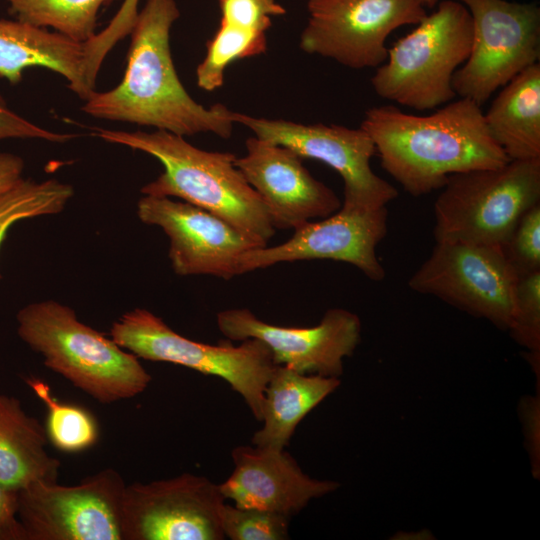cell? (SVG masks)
<instances>
[{"mask_svg":"<svg viewBox=\"0 0 540 540\" xmlns=\"http://www.w3.org/2000/svg\"><path fill=\"white\" fill-rule=\"evenodd\" d=\"M387 207H341L319 221H309L279 245L258 247L244 253L240 275L282 262L330 259L349 263L373 281L385 279L376 248L387 234Z\"/></svg>","mask_w":540,"mask_h":540,"instance_id":"5bb4252c","label":"cell"},{"mask_svg":"<svg viewBox=\"0 0 540 540\" xmlns=\"http://www.w3.org/2000/svg\"><path fill=\"white\" fill-rule=\"evenodd\" d=\"M233 120L258 138L286 146L302 159L318 160L334 169L343 180L344 206L379 209L398 196L397 189L372 170L370 162L376 148L361 127L304 124L239 112L233 113Z\"/></svg>","mask_w":540,"mask_h":540,"instance_id":"7c38bea8","label":"cell"},{"mask_svg":"<svg viewBox=\"0 0 540 540\" xmlns=\"http://www.w3.org/2000/svg\"><path fill=\"white\" fill-rule=\"evenodd\" d=\"M231 456L233 472L219 489L240 508L292 517L312 499L339 487L335 481L309 477L285 449L237 446Z\"/></svg>","mask_w":540,"mask_h":540,"instance_id":"ac0fdd59","label":"cell"},{"mask_svg":"<svg viewBox=\"0 0 540 540\" xmlns=\"http://www.w3.org/2000/svg\"><path fill=\"white\" fill-rule=\"evenodd\" d=\"M137 215L168 236L171 266L181 276L229 280L240 275L241 256L260 247L221 217L185 201L144 195L137 203Z\"/></svg>","mask_w":540,"mask_h":540,"instance_id":"2e32d148","label":"cell"},{"mask_svg":"<svg viewBox=\"0 0 540 540\" xmlns=\"http://www.w3.org/2000/svg\"><path fill=\"white\" fill-rule=\"evenodd\" d=\"M500 247L517 278L540 271V203L520 216Z\"/></svg>","mask_w":540,"mask_h":540,"instance_id":"f1b7e54d","label":"cell"},{"mask_svg":"<svg viewBox=\"0 0 540 540\" xmlns=\"http://www.w3.org/2000/svg\"><path fill=\"white\" fill-rule=\"evenodd\" d=\"M75 137V134L50 131L30 122L14 112L0 93V140L11 138L41 139L64 143Z\"/></svg>","mask_w":540,"mask_h":540,"instance_id":"4dcf8cb0","label":"cell"},{"mask_svg":"<svg viewBox=\"0 0 540 540\" xmlns=\"http://www.w3.org/2000/svg\"><path fill=\"white\" fill-rule=\"evenodd\" d=\"M472 18L457 0H443L436 11L388 49L371 78L375 93L417 111L435 109L457 95L453 75L472 45Z\"/></svg>","mask_w":540,"mask_h":540,"instance_id":"5b68a950","label":"cell"},{"mask_svg":"<svg viewBox=\"0 0 540 540\" xmlns=\"http://www.w3.org/2000/svg\"><path fill=\"white\" fill-rule=\"evenodd\" d=\"M360 127L373 140L381 167L413 197L441 189L452 174L510 161L490 136L481 106L468 98L425 116L393 105L372 107Z\"/></svg>","mask_w":540,"mask_h":540,"instance_id":"7a4b0ae2","label":"cell"},{"mask_svg":"<svg viewBox=\"0 0 540 540\" xmlns=\"http://www.w3.org/2000/svg\"><path fill=\"white\" fill-rule=\"evenodd\" d=\"M43 67L62 75L82 100L95 92L85 42L20 20L0 19V78L18 84L26 69Z\"/></svg>","mask_w":540,"mask_h":540,"instance_id":"d6986e66","label":"cell"},{"mask_svg":"<svg viewBox=\"0 0 540 540\" xmlns=\"http://www.w3.org/2000/svg\"><path fill=\"white\" fill-rule=\"evenodd\" d=\"M217 3L219 26L207 41L205 57L196 68L197 85L207 92L223 86L230 64L264 54L272 18L286 14L276 0H217Z\"/></svg>","mask_w":540,"mask_h":540,"instance_id":"ffe728a7","label":"cell"},{"mask_svg":"<svg viewBox=\"0 0 540 540\" xmlns=\"http://www.w3.org/2000/svg\"><path fill=\"white\" fill-rule=\"evenodd\" d=\"M339 385L338 377L306 374L276 365L264 390L263 426L254 433L252 444L285 449L300 421Z\"/></svg>","mask_w":540,"mask_h":540,"instance_id":"44dd1931","label":"cell"},{"mask_svg":"<svg viewBox=\"0 0 540 540\" xmlns=\"http://www.w3.org/2000/svg\"><path fill=\"white\" fill-rule=\"evenodd\" d=\"M225 499L205 476L126 485L121 508L122 540H222Z\"/></svg>","mask_w":540,"mask_h":540,"instance_id":"4fadbf2b","label":"cell"},{"mask_svg":"<svg viewBox=\"0 0 540 540\" xmlns=\"http://www.w3.org/2000/svg\"><path fill=\"white\" fill-rule=\"evenodd\" d=\"M472 18V45L453 75L457 96L479 106L540 58V8L535 2L457 0Z\"/></svg>","mask_w":540,"mask_h":540,"instance_id":"ba28073f","label":"cell"},{"mask_svg":"<svg viewBox=\"0 0 540 540\" xmlns=\"http://www.w3.org/2000/svg\"><path fill=\"white\" fill-rule=\"evenodd\" d=\"M175 0H147L129 33L127 66L121 82L93 92L82 110L95 118L154 127L179 136L212 133L231 137L233 113L221 103L205 107L186 91L170 50V31L179 18Z\"/></svg>","mask_w":540,"mask_h":540,"instance_id":"6da1fadb","label":"cell"},{"mask_svg":"<svg viewBox=\"0 0 540 540\" xmlns=\"http://www.w3.org/2000/svg\"><path fill=\"white\" fill-rule=\"evenodd\" d=\"M25 383L47 407L46 432L57 449L77 452L95 444L97 423L87 410L59 402L49 386L36 377H26Z\"/></svg>","mask_w":540,"mask_h":540,"instance_id":"484cf974","label":"cell"},{"mask_svg":"<svg viewBox=\"0 0 540 540\" xmlns=\"http://www.w3.org/2000/svg\"><path fill=\"white\" fill-rule=\"evenodd\" d=\"M419 1L424 7L433 8L436 4H438L439 0H417Z\"/></svg>","mask_w":540,"mask_h":540,"instance_id":"836d02e7","label":"cell"},{"mask_svg":"<svg viewBox=\"0 0 540 540\" xmlns=\"http://www.w3.org/2000/svg\"><path fill=\"white\" fill-rule=\"evenodd\" d=\"M217 326L229 340L262 341L276 365L338 378L344 358L353 354L361 338L360 318L342 308L329 309L318 325L302 328L266 323L246 308L227 309L217 314Z\"/></svg>","mask_w":540,"mask_h":540,"instance_id":"9a60e30c","label":"cell"},{"mask_svg":"<svg viewBox=\"0 0 540 540\" xmlns=\"http://www.w3.org/2000/svg\"><path fill=\"white\" fill-rule=\"evenodd\" d=\"M24 170L23 159L12 153L0 152V192L18 182Z\"/></svg>","mask_w":540,"mask_h":540,"instance_id":"d6a6232c","label":"cell"},{"mask_svg":"<svg viewBox=\"0 0 540 540\" xmlns=\"http://www.w3.org/2000/svg\"><path fill=\"white\" fill-rule=\"evenodd\" d=\"M126 483L112 468L72 486L35 481L18 491L24 540H122Z\"/></svg>","mask_w":540,"mask_h":540,"instance_id":"9c48e42d","label":"cell"},{"mask_svg":"<svg viewBox=\"0 0 540 540\" xmlns=\"http://www.w3.org/2000/svg\"><path fill=\"white\" fill-rule=\"evenodd\" d=\"M291 517L224 503L220 513L223 534L231 540H285Z\"/></svg>","mask_w":540,"mask_h":540,"instance_id":"83f0119b","label":"cell"},{"mask_svg":"<svg viewBox=\"0 0 540 540\" xmlns=\"http://www.w3.org/2000/svg\"><path fill=\"white\" fill-rule=\"evenodd\" d=\"M307 11L301 50L358 70L382 65L389 35L427 15L417 0H308Z\"/></svg>","mask_w":540,"mask_h":540,"instance_id":"8fae6325","label":"cell"},{"mask_svg":"<svg viewBox=\"0 0 540 540\" xmlns=\"http://www.w3.org/2000/svg\"><path fill=\"white\" fill-rule=\"evenodd\" d=\"M245 147L235 165L261 198L276 230H295L341 207L335 192L314 178L290 148L256 136Z\"/></svg>","mask_w":540,"mask_h":540,"instance_id":"e0dca14e","label":"cell"},{"mask_svg":"<svg viewBox=\"0 0 540 540\" xmlns=\"http://www.w3.org/2000/svg\"><path fill=\"white\" fill-rule=\"evenodd\" d=\"M17 20L50 27L72 40L87 42L96 34L101 7L115 0H6Z\"/></svg>","mask_w":540,"mask_h":540,"instance_id":"cb8c5ba5","label":"cell"},{"mask_svg":"<svg viewBox=\"0 0 540 540\" xmlns=\"http://www.w3.org/2000/svg\"><path fill=\"white\" fill-rule=\"evenodd\" d=\"M540 203V158L452 174L434 203L436 242L501 245Z\"/></svg>","mask_w":540,"mask_h":540,"instance_id":"8992f818","label":"cell"},{"mask_svg":"<svg viewBox=\"0 0 540 540\" xmlns=\"http://www.w3.org/2000/svg\"><path fill=\"white\" fill-rule=\"evenodd\" d=\"M47 440L46 428L21 401L0 393V483L19 491L35 481L57 482L61 464Z\"/></svg>","mask_w":540,"mask_h":540,"instance_id":"7402d4cb","label":"cell"},{"mask_svg":"<svg viewBox=\"0 0 540 540\" xmlns=\"http://www.w3.org/2000/svg\"><path fill=\"white\" fill-rule=\"evenodd\" d=\"M73 195V187L57 179L34 181L21 178L0 192V248L15 223L58 214L64 210Z\"/></svg>","mask_w":540,"mask_h":540,"instance_id":"d4e9b609","label":"cell"},{"mask_svg":"<svg viewBox=\"0 0 540 540\" xmlns=\"http://www.w3.org/2000/svg\"><path fill=\"white\" fill-rule=\"evenodd\" d=\"M508 330L519 345L529 350L536 365L540 353V271L517 278Z\"/></svg>","mask_w":540,"mask_h":540,"instance_id":"4316f807","label":"cell"},{"mask_svg":"<svg viewBox=\"0 0 540 540\" xmlns=\"http://www.w3.org/2000/svg\"><path fill=\"white\" fill-rule=\"evenodd\" d=\"M516 282L499 245L436 242L408 286L508 330Z\"/></svg>","mask_w":540,"mask_h":540,"instance_id":"30bf717a","label":"cell"},{"mask_svg":"<svg viewBox=\"0 0 540 540\" xmlns=\"http://www.w3.org/2000/svg\"><path fill=\"white\" fill-rule=\"evenodd\" d=\"M0 540H24L18 519V491L0 483Z\"/></svg>","mask_w":540,"mask_h":540,"instance_id":"1f68e13d","label":"cell"},{"mask_svg":"<svg viewBox=\"0 0 540 540\" xmlns=\"http://www.w3.org/2000/svg\"><path fill=\"white\" fill-rule=\"evenodd\" d=\"M16 322L19 338L48 369L100 403L131 399L152 380L136 355L81 322L69 306L33 302L17 312Z\"/></svg>","mask_w":540,"mask_h":540,"instance_id":"277c9868","label":"cell"},{"mask_svg":"<svg viewBox=\"0 0 540 540\" xmlns=\"http://www.w3.org/2000/svg\"><path fill=\"white\" fill-rule=\"evenodd\" d=\"M106 142L145 152L163 165V172L141 189L144 195L175 197L203 208L233 225L260 247L274 228L259 195L236 167L229 152L200 149L183 136L155 132L97 129Z\"/></svg>","mask_w":540,"mask_h":540,"instance_id":"3957f363","label":"cell"},{"mask_svg":"<svg viewBox=\"0 0 540 540\" xmlns=\"http://www.w3.org/2000/svg\"><path fill=\"white\" fill-rule=\"evenodd\" d=\"M138 3L139 0H124L108 26L87 41L95 61L102 63L112 47L123 37L129 35L139 12Z\"/></svg>","mask_w":540,"mask_h":540,"instance_id":"f546056e","label":"cell"},{"mask_svg":"<svg viewBox=\"0 0 540 540\" xmlns=\"http://www.w3.org/2000/svg\"><path fill=\"white\" fill-rule=\"evenodd\" d=\"M484 114L492 139L510 160L540 158V64L508 82Z\"/></svg>","mask_w":540,"mask_h":540,"instance_id":"603a6c76","label":"cell"},{"mask_svg":"<svg viewBox=\"0 0 540 540\" xmlns=\"http://www.w3.org/2000/svg\"><path fill=\"white\" fill-rule=\"evenodd\" d=\"M110 337L138 358L173 363L223 379L242 396L254 418L261 421L264 390L276 366L262 341L246 339L238 346L194 341L143 308L130 310L116 320Z\"/></svg>","mask_w":540,"mask_h":540,"instance_id":"52a82bcc","label":"cell"}]
</instances>
